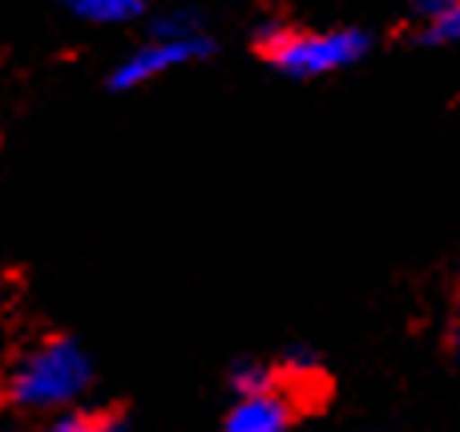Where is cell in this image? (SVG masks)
Returning a JSON list of instances; mask_svg holds the SVG:
<instances>
[{"label":"cell","mask_w":460,"mask_h":432,"mask_svg":"<svg viewBox=\"0 0 460 432\" xmlns=\"http://www.w3.org/2000/svg\"><path fill=\"white\" fill-rule=\"evenodd\" d=\"M93 360L69 336H49L24 348L4 376V401L21 412H65L85 396Z\"/></svg>","instance_id":"1"},{"label":"cell","mask_w":460,"mask_h":432,"mask_svg":"<svg viewBox=\"0 0 460 432\" xmlns=\"http://www.w3.org/2000/svg\"><path fill=\"white\" fill-rule=\"evenodd\" d=\"M453 344H456V356H460V299H456V328H453Z\"/></svg>","instance_id":"11"},{"label":"cell","mask_w":460,"mask_h":432,"mask_svg":"<svg viewBox=\"0 0 460 432\" xmlns=\"http://www.w3.org/2000/svg\"><path fill=\"white\" fill-rule=\"evenodd\" d=\"M215 53V40L210 32H199V37H150L137 48H129L110 73V89L113 93H134V89L150 85V81L166 77L174 69H186V65H199Z\"/></svg>","instance_id":"3"},{"label":"cell","mask_w":460,"mask_h":432,"mask_svg":"<svg viewBox=\"0 0 460 432\" xmlns=\"http://www.w3.org/2000/svg\"><path fill=\"white\" fill-rule=\"evenodd\" d=\"M45 432H121V425L110 412H69L65 409Z\"/></svg>","instance_id":"8"},{"label":"cell","mask_w":460,"mask_h":432,"mask_svg":"<svg viewBox=\"0 0 460 432\" xmlns=\"http://www.w3.org/2000/svg\"><path fill=\"white\" fill-rule=\"evenodd\" d=\"M262 61L270 69L299 81L332 77L351 65H359L372 48V37L364 29H295V24H262L259 37Z\"/></svg>","instance_id":"2"},{"label":"cell","mask_w":460,"mask_h":432,"mask_svg":"<svg viewBox=\"0 0 460 432\" xmlns=\"http://www.w3.org/2000/svg\"><path fill=\"white\" fill-rule=\"evenodd\" d=\"M295 409H299V392L283 380L262 388V392H238L230 404L223 432H291L295 425Z\"/></svg>","instance_id":"4"},{"label":"cell","mask_w":460,"mask_h":432,"mask_svg":"<svg viewBox=\"0 0 460 432\" xmlns=\"http://www.w3.org/2000/svg\"><path fill=\"white\" fill-rule=\"evenodd\" d=\"M279 384V368H270V364H254V360H243L230 368V388L238 392H262V388Z\"/></svg>","instance_id":"9"},{"label":"cell","mask_w":460,"mask_h":432,"mask_svg":"<svg viewBox=\"0 0 460 432\" xmlns=\"http://www.w3.org/2000/svg\"><path fill=\"white\" fill-rule=\"evenodd\" d=\"M420 40L424 45H460V0H448V4L432 8V13H420Z\"/></svg>","instance_id":"6"},{"label":"cell","mask_w":460,"mask_h":432,"mask_svg":"<svg viewBox=\"0 0 460 432\" xmlns=\"http://www.w3.org/2000/svg\"><path fill=\"white\" fill-rule=\"evenodd\" d=\"M61 8L81 24H97V29H118V24H134L150 13V0H61Z\"/></svg>","instance_id":"5"},{"label":"cell","mask_w":460,"mask_h":432,"mask_svg":"<svg viewBox=\"0 0 460 432\" xmlns=\"http://www.w3.org/2000/svg\"><path fill=\"white\" fill-rule=\"evenodd\" d=\"M150 32H158V37H199V32H207V24L194 8H166L150 21Z\"/></svg>","instance_id":"7"},{"label":"cell","mask_w":460,"mask_h":432,"mask_svg":"<svg viewBox=\"0 0 460 432\" xmlns=\"http://www.w3.org/2000/svg\"><path fill=\"white\" fill-rule=\"evenodd\" d=\"M448 4V0H416V13H432V8Z\"/></svg>","instance_id":"10"}]
</instances>
